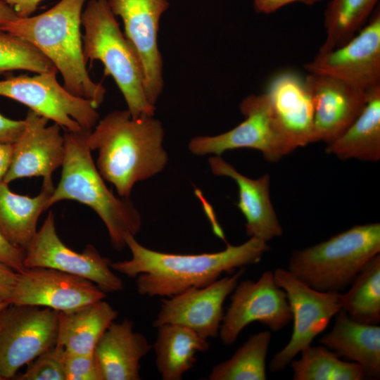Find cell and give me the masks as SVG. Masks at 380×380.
<instances>
[{"label": "cell", "instance_id": "cell-1", "mask_svg": "<svg viewBox=\"0 0 380 380\" xmlns=\"http://www.w3.org/2000/svg\"><path fill=\"white\" fill-rule=\"evenodd\" d=\"M125 244L131 252L129 260L111 262V267L128 277L136 278L139 294L150 297H170L193 287H203L224 273L255 265L269 251L267 242L249 237L244 243H227L215 253L177 254L148 248L128 234Z\"/></svg>", "mask_w": 380, "mask_h": 380}, {"label": "cell", "instance_id": "cell-2", "mask_svg": "<svg viewBox=\"0 0 380 380\" xmlns=\"http://www.w3.org/2000/svg\"><path fill=\"white\" fill-rule=\"evenodd\" d=\"M165 131L154 115L133 118L129 110H116L99 120L87 137L96 151V166L119 196L129 198L134 185L161 172L168 163L163 146Z\"/></svg>", "mask_w": 380, "mask_h": 380}, {"label": "cell", "instance_id": "cell-3", "mask_svg": "<svg viewBox=\"0 0 380 380\" xmlns=\"http://www.w3.org/2000/svg\"><path fill=\"white\" fill-rule=\"evenodd\" d=\"M86 0H61L46 11L17 17L1 30L34 46L56 67L63 87L71 94L89 100L98 108L106 88L90 77L83 53L81 17Z\"/></svg>", "mask_w": 380, "mask_h": 380}, {"label": "cell", "instance_id": "cell-4", "mask_svg": "<svg viewBox=\"0 0 380 380\" xmlns=\"http://www.w3.org/2000/svg\"><path fill=\"white\" fill-rule=\"evenodd\" d=\"M89 132L66 131L63 134L65 157L61 177L47 208L66 200L89 206L104 223L113 248L121 251L126 246L127 235L135 236L140 231L141 216L129 198L117 197L106 185L87 142Z\"/></svg>", "mask_w": 380, "mask_h": 380}, {"label": "cell", "instance_id": "cell-5", "mask_svg": "<svg viewBox=\"0 0 380 380\" xmlns=\"http://www.w3.org/2000/svg\"><path fill=\"white\" fill-rule=\"evenodd\" d=\"M379 252L380 224H359L293 251L287 270L315 290L341 292Z\"/></svg>", "mask_w": 380, "mask_h": 380}, {"label": "cell", "instance_id": "cell-6", "mask_svg": "<svg viewBox=\"0 0 380 380\" xmlns=\"http://www.w3.org/2000/svg\"><path fill=\"white\" fill-rule=\"evenodd\" d=\"M108 0H89L81 17L84 57L100 61L106 76L113 77L133 118L154 115L156 106L146 95L141 69L121 31Z\"/></svg>", "mask_w": 380, "mask_h": 380}, {"label": "cell", "instance_id": "cell-7", "mask_svg": "<svg viewBox=\"0 0 380 380\" xmlns=\"http://www.w3.org/2000/svg\"><path fill=\"white\" fill-rule=\"evenodd\" d=\"M57 72L20 75L0 80V96L23 103L66 131H91L99 120L97 108L89 100L77 96L61 86Z\"/></svg>", "mask_w": 380, "mask_h": 380}, {"label": "cell", "instance_id": "cell-8", "mask_svg": "<svg viewBox=\"0 0 380 380\" xmlns=\"http://www.w3.org/2000/svg\"><path fill=\"white\" fill-rule=\"evenodd\" d=\"M273 274L277 284L286 294L293 321L289 341L269 363V369L274 373L284 370L298 353L310 346L341 308L340 292L315 290L281 267L276 268Z\"/></svg>", "mask_w": 380, "mask_h": 380}, {"label": "cell", "instance_id": "cell-9", "mask_svg": "<svg viewBox=\"0 0 380 380\" xmlns=\"http://www.w3.org/2000/svg\"><path fill=\"white\" fill-rule=\"evenodd\" d=\"M58 311L9 304L0 311V374L4 379L56 345Z\"/></svg>", "mask_w": 380, "mask_h": 380}, {"label": "cell", "instance_id": "cell-10", "mask_svg": "<svg viewBox=\"0 0 380 380\" xmlns=\"http://www.w3.org/2000/svg\"><path fill=\"white\" fill-rule=\"evenodd\" d=\"M240 110L245 120L232 129L215 136H198L188 144L196 156H220L236 148L260 151L271 163L279 161L291 152L272 115L265 93L251 94L242 100Z\"/></svg>", "mask_w": 380, "mask_h": 380}, {"label": "cell", "instance_id": "cell-11", "mask_svg": "<svg viewBox=\"0 0 380 380\" xmlns=\"http://www.w3.org/2000/svg\"><path fill=\"white\" fill-rule=\"evenodd\" d=\"M230 295V305L224 314L218 336L225 346L234 344L253 322H260L276 332L292 321L286 294L277 284L272 271L264 272L256 281H239Z\"/></svg>", "mask_w": 380, "mask_h": 380}, {"label": "cell", "instance_id": "cell-12", "mask_svg": "<svg viewBox=\"0 0 380 380\" xmlns=\"http://www.w3.org/2000/svg\"><path fill=\"white\" fill-rule=\"evenodd\" d=\"M109 258L101 255L91 244L82 253L65 246L57 234L55 216L50 211L25 251L26 268L46 267L87 279L105 293L120 291L124 285L110 265Z\"/></svg>", "mask_w": 380, "mask_h": 380}, {"label": "cell", "instance_id": "cell-13", "mask_svg": "<svg viewBox=\"0 0 380 380\" xmlns=\"http://www.w3.org/2000/svg\"><path fill=\"white\" fill-rule=\"evenodd\" d=\"M123 23L124 34L139 61L144 90L154 106L164 87L163 62L158 47L160 20L168 0H108Z\"/></svg>", "mask_w": 380, "mask_h": 380}, {"label": "cell", "instance_id": "cell-14", "mask_svg": "<svg viewBox=\"0 0 380 380\" xmlns=\"http://www.w3.org/2000/svg\"><path fill=\"white\" fill-rule=\"evenodd\" d=\"M310 73L338 78L368 91L380 86V11L342 46L319 52L304 65Z\"/></svg>", "mask_w": 380, "mask_h": 380}, {"label": "cell", "instance_id": "cell-15", "mask_svg": "<svg viewBox=\"0 0 380 380\" xmlns=\"http://www.w3.org/2000/svg\"><path fill=\"white\" fill-rule=\"evenodd\" d=\"M246 267L232 275L218 279L203 287H193L161 300L153 326L167 324L186 327L208 339L219 336L224 317L223 305L232 293Z\"/></svg>", "mask_w": 380, "mask_h": 380}, {"label": "cell", "instance_id": "cell-16", "mask_svg": "<svg viewBox=\"0 0 380 380\" xmlns=\"http://www.w3.org/2000/svg\"><path fill=\"white\" fill-rule=\"evenodd\" d=\"M106 296L105 292L87 279L55 269L32 267L18 272L8 303L69 312Z\"/></svg>", "mask_w": 380, "mask_h": 380}, {"label": "cell", "instance_id": "cell-17", "mask_svg": "<svg viewBox=\"0 0 380 380\" xmlns=\"http://www.w3.org/2000/svg\"><path fill=\"white\" fill-rule=\"evenodd\" d=\"M305 82L314 108V142L328 144L359 116L367 103L368 92L326 75L309 73Z\"/></svg>", "mask_w": 380, "mask_h": 380}, {"label": "cell", "instance_id": "cell-18", "mask_svg": "<svg viewBox=\"0 0 380 380\" xmlns=\"http://www.w3.org/2000/svg\"><path fill=\"white\" fill-rule=\"evenodd\" d=\"M25 129L13 144L11 166L4 178L6 184L18 179L42 177L52 180L53 172L62 166L65 157L61 127L32 110L27 113Z\"/></svg>", "mask_w": 380, "mask_h": 380}, {"label": "cell", "instance_id": "cell-19", "mask_svg": "<svg viewBox=\"0 0 380 380\" xmlns=\"http://www.w3.org/2000/svg\"><path fill=\"white\" fill-rule=\"evenodd\" d=\"M265 94L291 152L314 142V108L305 78L292 71L281 72L272 79Z\"/></svg>", "mask_w": 380, "mask_h": 380}, {"label": "cell", "instance_id": "cell-20", "mask_svg": "<svg viewBox=\"0 0 380 380\" xmlns=\"http://www.w3.org/2000/svg\"><path fill=\"white\" fill-rule=\"evenodd\" d=\"M208 163L213 175L229 177L236 182L239 191L236 205L245 217L249 237L267 242L282 235L283 229L270 199L269 174L251 179L220 156L210 157Z\"/></svg>", "mask_w": 380, "mask_h": 380}, {"label": "cell", "instance_id": "cell-21", "mask_svg": "<svg viewBox=\"0 0 380 380\" xmlns=\"http://www.w3.org/2000/svg\"><path fill=\"white\" fill-rule=\"evenodd\" d=\"M151 349L147 338L134 331L132 321L111 323L94 350L101 380L141 379L140 362Z\"/></svg>", "mask_w": 380, "mask_h": 380}, {"label": "cell", "instance_id": "cell-22", "mask_svg": "<svg viewBox=\"0 0 380 380\" xmlns=\"http://www.w3.org/2000/svg\"><path fill=\"white\" fill-rule=\"evenodd\" d=\"M319 342L339 356L359 364L367 377L380 375V327L355 321L341 310L332 329Z\"/></svg>", "mask_w": 380, "mask_h": 380}, {"label": "cell", "instance_id": "cell-23", "mask_svg": "<svg viewBox=\"0 0 380 380\" xmlns=\"http://www.w3.org/2000/svg\"><path fill=\"white\" fill-rule=\"evenodd\" d=\"M8 184L0 182V232L8 242L25 251L37 232L40 215L48 209L55 186L52 180H43L39 194L30 197L12 192Z\"/></svg>", "mask_w": 380, "mask_h": 380}, {"label": "cell", "instance_id": "cell-24", "mask_svg": "<svg viewBox=\"0 0 380 380\" xmlns=\"http://www.w3.org/2000/svg\"><path fill=\"white\" fill-rule=\"evenodd\" d=\"M118 312L101 300L69 312L58 311L56 346L80 355L94 353L99 338Z\"/></svg>", "mask_w": 380, "mask_h": 380}, {"label": "cell", "instance_id": "cell-25", "mask_svg": "<svg viewBox=\"0 0 380 380\" xmlns=\"http://www.w3.org/2000/svg\"><path fill=\"white\" fill-rule=\"evenodd\" d=\"M156 329L152 349L158 372L163 380H181L193 367L196 355L209 349V342L182 325L167 324Z\"/></svg>", "mask_w": 380, "mask_h": 380}, {"label": "cell", "instance_id": "cell-26", "mask_svg": "<svg viewBox=\"0 0 380 380\" xmlns=\"http://www.w3.org/2000/svg\"><path fill=\"white\" fill-rule=\"evenodd\" d=\"M367 92L362 111L342 134L327 144V153L341 160L376 162L380 159V86Z\"/></svg>", "mask_w": 380, "mask_h": 380}, {"label": "cell", "instance_id": "cell-27", "mask_svg": "<svg viewBox=\"0 0 380 380\" xmlns=\"http://www.w3.org/2000/svg\"><path fill=\"white\" fill-rule=\"evenodd\" d=\"M340 294L341 308L353 319L369 324L380 322V255L372 258Z\"/></svg>", "mask_w": 380, "mask_h": 380}, {"label": "cell", "instance_id": "cell-28", "mask_svg": "<svg viewBox=\"0 0 380 380\" xmlns=\"http://www.w3.org/2000/svg\"><path fill=\"white\" fill-rule=\"evenodd\" d=\"M270 330L254 334L228 360L215 365L210 380H265L266 358L271 342Z\"/></svg>", "mask_w": 380, "mask_h": 380}, {"label": "cell", "instance_id": "cell-29", "mask_svg": "<svg viewBox=\"0 0 380 380\" xmlns=\"http://www.w3.org/2000/svg\"><path fill=\"white\" fill-rule=\"evenodd\" d=\"M298 360L289 363L293 380H362L364 369L355 362L341 360L339 355L324 346L304 348Z\"/></svg>", "mask_w": 380, "mask_h": 380}, {"label": "cell", "instance_id": "cell-30", "mask_svg": "<svg viewBox=\"0 0 380 380\" xmlns=\"http://www.w3.org/2000/svg\"><path fill=\"white\" fill-rule=\"evenodd\" d=\"M378 0H330L324 12L326 38L319 52L338 48L364 26Z\"/></svg>", "mask_w": 380, "mask_h": 380}, {"label": "cell", "instance_id": "cell-31", "mask_svg": "<svg viewBox=\"0 0 380 380\" xmlns=\"http://www.w3.org/2000/svg\"><path fill=\"white\" fill-rule=\"evenodd\" d=\"M20 70L36 73L58 72L53 64L32 44L0 30V74Z\"/></svg>", "mask_w": 380, "mask_h": 380}, {"label": "cell", "instance_id": "cell-32", "mask_svg": "<svg viewBox=\"0 0 380 380\" xmlns=\"http://www.w3.org/2000/svg\"><path fill=\"white\" fill-rule=\"evenodd\" d=\"M64 349L56 345L27 364L25 372L18 380H65L63 363Z\"/></svg>", "mask_w": 380, "mask_h": 380}, {"label": "cell", "instance_id": "cell-33", "mask_svg": "<svg viewBox=\"0 0 380 380\" xmlns=\"http://www.w3.org/2000/svg\"><path fill=\"white\" fill-rule=\"evenodd\" d=\"M63 363L65 380H101L94 353L80 355L64 350Z\"/></svg>", "mask_w": 380, "mask_h": 380}, {"label": "cell", "instance_id": "cell-34", "mask_svg": "<svg viewBox=\"0 0 380 380\" xmlns=\"http://www.w3.org/2000/svg\"><path fill=\"white\" fill-rule=\"evenodd\" d=\"M25 251L8 242L0 232V262L8 265L17 272L25 270L24 258Z\"/></svg>", "mask_w": 380, "mask_h": 380}, {"label": "cell", "instance_id": "cell-35", "mask_svg": "<svg viewBox=\"0 0 380 380\" xmlns=\"http://www.w3.org/2000/svg\"><path fill=\"white\" fill-rule=\"evenodd\" d=\"M25 127V120L8 118L0 113V143L14 144Z\"/></svg>", "mask_w": 380, "mask_h": 380}, {"label": "cell", "instance_id": "cell-36", "mask_svg": "<svg viewBox=\"0 0 380 380\" xmlns=\"http://www.w3.org/2000/svg\"><path fill=\"white\" fill-rule=\"evenodd\" d=\"M17 277V272L0 262V298L8 303L13 291Z\"/></svg>", "mask_w": 380, "mask_h": 380}, {"label": "cell", "instance_id": "cell-37", "mask_svg": "<svg viewBox=\"0 0 380 380\" xmlns=\"http://www.w3.org/2000/svg\"><path fill=\"white\" fill-rule=\"evenodd\" d=\"M320 0H253L255 10L258 13L268 14L273 13L283 6L295 2L312 5Z\"/></svg>", "mask_w": 380, "mask_h": 380}, {"label": "cell", "instance_id": "cell-38", "mask_svg": "<svg viewBox=\"0 0 380 380\" xmlns=\"http://www.w3.org/2000/svg\"><path fill=\"white\" fill-rule=\"evenodd\" d=\"M10 6L20 18L32 15L43 0H2Z\"/></svg>", "mask_w": 380, "mask_h": 380}, {"label": "cell", "instance_id": "cell-39", "mask_svg": "<svg viewBox=\"0 0 380 380\" xmlns=\"http://www.w3.org/2000/svg\"><path fill=\"white\" fill-rule=\"evenodd\" d=\"M13 144L0 143V182L4 180L12 161Z\"/></svg>", "mask_w": 380, "mask_h": 380}, {"label": "cell", "instance_id": "cell-40", "mask_svg": "<svg viewBox=\"0 0 380 380\" xmlns=\"http://www.w3.org/2000/svg\"><path fill=\"white\" fill-rule=\"evenodd\" d=\"M18 17L13 8L0 0V30L9 21Z\"/></svg>", "mask_w": 380, "mask_h": 380}, {"label": "cell", "instance_id": "cell-41", "mask_svg": "<svg viewBox=\"0 0 380 380\" xmlns=\"http://www.w3.org/2000/svg\"><path fill=\"white\" fill-rule=\"evenodd\" d=\"M8 305L9 303L7 301L0 298V311H1L4 308H5Z\"/></svg>", "mask_w": 380, "mask_h": 380}, {"label": "cell", "instance_id": "cell-42", "mask_svg": "<svg viewBox=\"0 0 380 380\" xmlns=\"http://www.w3.org/2000/svg\"><path fill=\"white\" fill-rule=\"evenodd\" d=\"M2 379H3V377H2V376H1V374H0V380H2Z\"/></svg>", "mask_w": 380, "mask_h": 380}]
</instances>
